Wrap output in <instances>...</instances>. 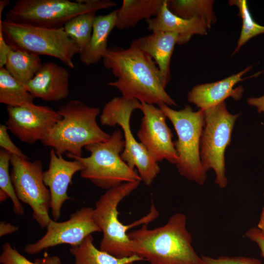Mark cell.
Wrapping results in <instances>:
<instances>
[{
	"instance_id": "5",
	"label": "cell",
	"mask_w": 264,
	"mask_h": 264,
	"mask_svg": "<svg viewBox=\"0 0 264 264\" xmlns=\"http://www.w3.org/2000/svg\"><path fill=\"white\" fill-rule=\"evenodd\" d=\"M124 147L122 132L117 130L108 140L87 146L85 149L89 152V156H66L82 164V177L107 190L125 182L142 180L139 174L121 158Z\"/></svg>"
},
{
	"instance_id": "40",
	"label": "cell",
	"mask_w": 264,
	"mask_h": 264,
	"mask_svg": "<svg viewBox=\"0 0 264 264\" xmlns=\"http://www.w3.org/2000/svg\"></svg>"
},
{
	"instance_id": "35",
	"label": "cell",
	"mask_w": 264,
	"mask_h": 264,
	"mask_svg": "<svg viewBox=\"0 0 264 264\" xmlns=\"http://www.w3.org/2000/svg\"><path fill=\"white\" fill-rule=\"evenodd\" d=\"M247 103L251 106L256 107L259 113H264V94L259 97H251L247 100Z\"/></svg>"
},
{
	"instance_id": "14",
	"label": "cell",
	"mask_w": 264,
	"mask_h": 264,
	"mask_svg": "<svg viewBox=\"0 0 264 264\" xmlns=\"http://www.w3.org/2000/svg\"><path fill=\"white\" fill-rule=\"evenodd\" d=\"M143 113L137 136L149 154L156 161L164 159L176 164L178 157L172 141L173 136L166 122V116L154 105L140 102Z\"/></svg>"
},
{
	"instance_id": "22",
	"label": "cell",
	"mask_w": 264,
	"mask_h": 264,
	"mask_svg": "<svg viewBox=\"0 0 264 264\" xmlns=\"http://www.w3.org/2000/svg\"><path fill=\"white\" fill-rule=\"evenodd\" d=\"M69 252L74 258V264H127L143 261L136 255L119 258L97 248L92 235L79 245L71 246Z\"/></svg>"
},
{
	"instance_id": "32",
	"label": "cell",
	"mask_w": 264,
	"mask_h": 264,
	"mask_svg": "<svg viewBox=\"0 0 264 264\" xmlns=\"http://www.w3.org/2000/svg\"><path fill=\"white\" fill-rule=\"evenodd\" d=\"M249 240L255 242L259 248L261 256L264 259V235L257 227H251L245 234Z\"/></svg>"
},
{
	"instance_id": "15",
	"label": "cell",
	"mask_w": 264,
	"mask_h": 264,
	"mask_svg": "<svg viewBox=\"0 0 264 264\" xmlns=\"http://www.w3.org/2000/svg\"><path fill=\"white\" fill-rule=\"evenodd\" d=\"M83 168L79 161L66 160L54 149H51L48 168L43 172V179L50 192V209L54 221L60 218L64 202L72 199L67 194L68 187L75 174Z\"/></svg>"
},
{
	"instance_id": "4",
	"label": "cell",
	"mask_w": 264,
	"mask_h": 264,
	"mask_svg": "<svg viewBox=\"0 0 264 264\" xmlns=\"http://www.w3.org/2000/svg\"><path fill=\"white\" fill-rule=\"evenodd\" d=\"M140 181L125 182L107 190L93 208L94 220L103 233L99 249L117 258L134 255L128 230L136 226L147 224L158 216L152 202L149 213L132 224L125 225L119 220V204L139 186Z\"/></svg>"
},
{
	"instance_id": "25",
	"label": "cell",
	"mask_w": 264,
	"mask_h": 264,
	"mask_svg": "<svg viewBox=\"0 0 264 264\" xmlns=\"http://www.w3.org/2000/svg\"><path fill=\"white\" fill-rule=\"evenodd\" d=\"M213 3L210 0H168V8L175 15L187 19H202L210 28L216 22Z\"/></svg>"
},
{
	"instance_id": "13",
	"label": "cell",
	"mask_w": 264,
	"mask_h": 264,
	"mask_svg": "<svg viewBox=\"0 0 264 264\" xmlns=\"http://www.w3.org/2000/svg\"><path fill=\"white\" fill-rule=\"evenodd\" d=\"M8 130L21 141L32 144L44 140L62 119L58 111L34 103L17 107H7Z\"/></svg>"
},
{
	"instance_id": "12",
	"label": "cell",
	"mask_w": 264,
	"mask_h": 264,
	"mask_svg": "<svg viewBox=\"0 0 264 264\" xmlns=\"http://www.w3.org/2000/svg\"><path fill=\"white\" fill-rule=\"evenodd\" d=\"M93 208L83 207L71 214L69 219L64 221L58 222L52 219L46 227L44 235L36 242L26 245L24 252L34 255L60 244L76 246L88 236L101 232L94 220Z\"/></svg>"
},
{
	"instance_id": "1",
	"label": "cell",
	"mask_w": 264,
	"mask_h": 264,
	"mask_svg": "<svg viewBox=\"0 0 264 264\" xmlns=\"http://www.w3.org/2000/svg\"><path fill=\"white\" fill-rule=\"evenodd\" d=\"M102 61L103 66L116 78L107 85L116 88L122 97L149 104L177 106L165 89L157 65L140 48L137 39L127 48L108 47Z\"/></svg>"
},
{
	"instance_id": "31",
	"label": "cell",
	"mask_w": 264,
	"mask_h": 264,
	"mask_svg": "<svg viewBox=\"0 0 264 264\" xmlns=\"http://www.w3.org/2000/svg\"><path fill=\"white\" fill-rule=\"evenodd\" d=\"M8 129L5 124L0 125V147L9 152L12 155L28 159V157L12 141L8 132Z\"/></svg>"
},
{
	"instance_id": "17",
	"label": "cell",
	"mask_w": 264,
	"mask_h": 264,
	"mask_svg": "<svg viewBox=\"0 0 264 264\" xmlns=\"http://www.w3.org/2000/svg\"><path fill=\"white\" fill-rule=\"evenodd\" d=\"M251 68L249 66L235 74L219 81L198 85L188 92V101L195 104L199 109L205 110L215 107L232 97L240 100L243 89L242 87L234 88L235 85L243 80L242 76Z\"/></svg>"
},
{
	"instance_id": "26",
	"label": "cell",
	"mask_w": 264,
	"mask_h": 264,
	"mask_svg": "<svg viewBox=\"0 0 264 264\" xmlns=\"http://www.w3.org/2000/svg\"><path fill=\"white\" fill-rule=\"evenodd\" d=\"M96 17L95 12L83 13L70 20L63 27L67 36L79 48L80 51L89 42Z\"/></svg>"
},
{
	"instance_id": "11",
	"label": "cell",
	"mask_w": 264,
	"mask_h": 264,
	"mask_svg": "<svg viewBox=\"0 0 264 264\" xmlns=\"http://www.w3.org/2000/svg\"><path fill=\"white\" fill-rule=\"evenodd\" d=\"M11 180L21 202L28 205L32 219L42 228H46L52 220L49 215L50 194L43 179V165L40 160L30 161L12 155Z\"/></svg>"
},
{
	"instance_id": "16",
	"label": "cell",
	"mask_w": 264,
	"mask_h": 264,
	"mask_svg": "<svg viewBox=\"0 0 264 264\" xmlns=\"http://www.w3.org/2000/svg\"><path fill=\"white\" fill-rule=\"evenodd\" d=\"M25 87L34 98L47 102L60 101L69 94V73L61 66L46 62Z\"/></svg>"
},
{
	"instance_id": "39",
	"label": "cell",
	"mask_w": 264,
	"mask_h": 264,
	"mask_svg": "<svg viewBox=\"0 0 264 264\" xmlns=\"http://www.w3.org/2000/svg\"><path fill=\"white\" fill-rule=\"evenodd\" d=\"M127 264H133V263H128Z\"/></svg>"
},
{
	"instance_id": "37",
	"label": "cell",
	"mask_w": 264,
	"mask_h": 264,
	"mask_svg": "<svg viewBox=\"0 0 264 264\" xmlns=\"http://www.w3.org/2000/svg\"><path fill=\"white\" fill-rule=\"evenodd\" d=\"M10 1L8 0H0V19L1 18V14L4 8L6 7L9 3Z\"/></svg>"
},
{
	"instance_id": "30",
	"label": "cell",
	"mask_w": 264,
	"mask_h": 264,
	"mask_svg": "<svg viewBox=\"0 0 264 264\" xmlns=\"http://www.w3.org/2000/svg\"><path fill=\"white\" fill-rule=\"evenodd\" d=\"M203 264H263L260 260L243 256H221L212 258L201 256Z\"/></svg>"
},
{
	"instance_id": "34",
	"label": "cell",
	"mask_w": 264,
	"mask_h": 264,
	"mask_svg": "<svg viewBox=\"0 0 264 264\" xmlns=\"http://www.w3.org/2000/svg\"><path fill=\"white\" fill-rule=\"evenodd\" d=\"M19 227L12 224L9 222L1 221L0 222V237L5 235H11L17 231Z\"/></svg>"
},
{
	"instance_id": "24",
	"label": "cell",
	"mask_w": 264,
	"mask_h": 264,
	"mask_svg": "<svg viewBox=\"0 0 264 264\" xmlns=\"http://www.w3.org/2000/svg\"><path fill=\"white\" fill-rule=\"evenodd\" d=\"M34 98L25 86L16 80L5 69L0 68V103L17 107L33 103Z\"/></svg>"
},
{
	"instance_id": "2",
	"label": "cell",
	"mask_w": 264,
	"mask_h": 264,
	"mask_svg": "<svg viewBox=\"0 0 264 264\" xmlns=\"http://www.w3.org/2000/svg\"><path fill=\"white\" fill-rule=\"evenodd\" d=\"M186 223V216L177 213L162 226L150 229L143 224L128 232L133 254L151 264H203Z\"/></svg>"
},
{
	"instance_id": "36",
	"label": "cell",
	"mask_w": 264,
	"mask_h": 264,
	"mask_svg": "<svg viewBox=\"0 0 264 264\" xmlns=\"http://www.w3.org/2000/svg\"><path fill=\"white\" fill-rule=\"evenodd\" d=\"M257 228L264 235V207L262 211Z\"/></svg>"
},
{
	"instance_id": "28",
	"label": "cell",
	"mask_w": 264,
	"mask_h": 264,
	"mask_svg": "<svg viewBox=\"0 0 264 264\" xmlns=\"http://www.w3.org/2000/svg\"><path fill=\"white\" fill-rule=\"evenodd\" d=\"M11 154L6 150H0V190L5 193L11 199L15 214L22 216L25 210L16 193L9 173Z\"/></svg>"
},
{
	"instance_id": "3",
	"label": "cell",
	"mask_w": 264,
	"mask_h": 264,
	"mask_svg": "<svg viewBox=\"0 0 264 264\" xmlns=\"http://www.w3.org/2000/svg\"><path fill=\"white\" fill-rule=\"evenodd\" d=\"M58 111L62 119L41 141L57 154L82 156L84 147L110 138L111 134L103 131L97 123L99 108L89 107L79 100H71Z\"/></svg>"
},
{
	"instance_id": "23",
	"label": "cell",
	"mask_w": 264,
	"mask_h": 264,
	"mask_svg": "<svg viewBox=\"0 0 264 264\" xmlns=\"http://www.w3.org/2000/svg\"><path fill=\"white\" fill-rule=\"evenodd\" d=\"M39 56L11 48L8 53L4 67L16 80L25 86L43 65Z\"/></svg>"
},
{
	"instance_id": "33",
	"label": "cell",
	"mask_w": 264,
	"mask_h": 264,
	"mask_svg": "<svg viewBox=\"0 0 264 264\" xmlns=\"http://www.w3.org/2000/svg\"><path fill=\"white\" fill-rule=\"evenodd\" d=\"M11 48L6 43L2 32L0 31V68L4 66L8 53Z\"/></svg>"
},
{
	"instance_id": "20",
	"label": "cell",
	"mask_w": 264,
	"mask_h": 264,
	"mask_svg": "<svg viewBox=\"0 0 264 264\" xmlns=\"http://www.w3.org/2000/svg\"><path fill=\"white\" fill-rule=\"evenodd\" d=\"M116 10L105 15L96 16L89 42L87 46L79 52L80 61L90 66L102 60L108 47L109 36L115 27Z\"/></svg>"
},
{
	"instance_id": "29",
	"label": "cell",
	"mask_w": 264,
	"mask_h": 264,
	"mask_svg": "<svg viewBox=\"0 0 264 264\" xmlns=\"http://www.w3.org/2000/svg\"><path fill=\"white\" fill-rule=\"evenodd\" d=\"M1 264H62L61 259L56 255H44L43 258L36 259L34 261L28 260L9 242L2 246L0 255Z\"/></svg>"
},
{
	"instance_id": "6",
	"label": "cell",
	"mask_w": 264,
	"mask_h": 264,
	"mask_svg": "<svg viewBox=\"0 0 264 264\" xmlns=\"http://www.w3.org/2000/svg\"><path fill=\"white\" fill-rule=\"evenodd\" d=\"M158 108L172 122L177 135L174 142L178 159L176 164L178 173L186 179L203 185L207 178L200 157V140L204 123V111L193 110L186 105L179 110L161 103Z\"/></svg>"
},
{
	"instance_id": "9",
	"label": "cell",
	"mask_w": 264,
	"mask_h": 264,
	"mask_svg": "<svg viewBox=\"0 0 264 264\" xmlns=\"http://www.w3.org/2000/svg\"><path fill=\"white\" fill-rule=\"evenodd\" d=\"M141 104L136 99L116 97L106 103L100 117L103 126H120L124 133V149L121 157L132 169L137 168L141 180L150 185L160 171L156 162L144 146L134 137L130 127V119L135 110H140Z\"/></svg>"
},
{
	"instance_id": "21",
	"label": "cell",
	"mask_w": 264,
	"mask_h": 264,
	"mask_svg": "<svg viewBox=\"0 0 264 264\" xmlns=\"http://www.w3.org/2000/svg\"><path fill=\"white\" fill-rule=\"evenodd\" d=\"M165 0H123L121 7L116 9L115 27L119 29L135 27L142 20L155 17Z\"/></svg>"
},
{
	"instance_id": "7",
	"label": "cell",
	"mask_w": 264,
	"mask_h": 264,
	"mask_svg": "<svg viewBox=\"0 0 264 264\" xmlns=\"http://www.w3.org/2000/svg\"><path fill=\"white\" fill-rule=\"evenodd\" d=\"M0 31L11 48L54 57L74 68L73 58L80 49L63 27L48 28L0 20Z\"/></svg>"
},
{
	"instance_id": "18",
	"label": "cell",
	"mask_w": 264,
	"mask_h": 264,
	"mask_svg": "<svg viewBox=\"0 0 264 264\" xmlns=\"http://www.w3.org/2000/svg\"><path fill=\"white\" fill-rule=\"evenodd\" d=\"M147 29L151 32L163 31L176 33L179 35L177 44L188 42L194 35H206L210 28L206 22L201 18L190 19L181 18L168 8V0H165L159 13L146 21Z\"/></svg>"
},
{
	"instance_id": "38",
	"label": "cell",
	"mask_w": 264,
	"mask_h": 264,
	"mask_svg": "<svg viewBox=\"0 0 264 264\" xmlns=\"http://www.w3.org/2000/svg\"><path fill=\"white\" fill-rule=\"evenodd\" d=\"M9 198L8 196L4 192L0 190V202H2L7 199H8Z\"/></svg>"
},
{
	"instance_id": "19",
	"label": "cell",
	"mask_w": 264,
	"mask_h": 264,
	"mask_svg": "<svg viewBox=\"0 0 264 264\" xmlns=\"http://www.w3.org/2000/svg\"><path fill=\"white\" fill-rule=\"evenodd\" d=\"M137 39L140 48L155 62L166 87L171 80V60L179 35L169 32L154 31Z\"/></svg>"
},
{
	"instance_id": "27",
	"label": "cell",
	"mask_w": 264,
	"mask_h": 264,
	"mask_svg": "<svg viewBox=\"0 0 264 264\" xmlns=\"http://www.w3.org/2000/svg\"><path fill=\"white\" fill-rule=\"evenodd\" d=\"M231 5H235L239 9L242 20V27L237 46L233 55L237 53L248 40L261 34L264 33V26L257 23L253 19L245 0H229Z\"/></svg>"
},
{
	"instance_id": "8",
	"label": "cell",
	"mask_w": 264,
	"mask_h": 264,
	"mask_svg": "<svg viewBox=\"0 0 264 264\" xmlns=\"http://www.w3.org/2000/svg\"><path fill=\"white\" fill-rule=\"evenodd\" d=\"M116 6L110 0H19L5 17L15 23L60 28L77 15Z\"/></svg>"
},
{
	"instance_id": "10",
	"label": "cell",
	"mask_w": 264,
	"mask_h": 264,
	"mask_svg": "<svg viewBox=\"0 0 264 264\" xmlns=\"http://www.w3.org/2000/svg\"><path fill=\"white\" fill-rule=\"evenodd\" d=\"M204 111V123L200 140V160L206 173L210 169L214 171L215 182L223 189L227 185L224 153L230 144L235 123L241 114L230 113L224 102Z\"/></svg>"
}]
</instances>
